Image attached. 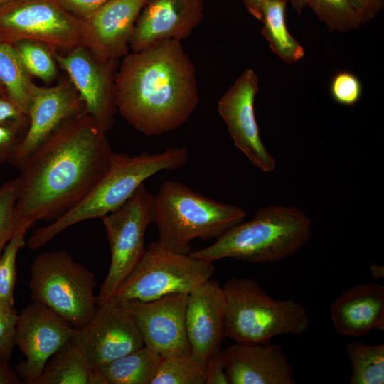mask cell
Returning <instances> with one entry per match:
<instances>
[{"label": "cell", "instance_id": "obj_1", "mask_svg": "<svg viewBox=\"0 0 384 384\" xmlns=\"http://www.w3.org/2000/svg\"><path fill=\"white\" fill-rule=\"evenodd\" d=\"M106 132L85 112L64 123L27 157L18 169L19 226L50 223L85 197L114 154Z\"/></svg>", "mask_w": 384, "mask_h": 384}, {"label": "cell", "instance_id": "obj_2", "mask_svg": "<svg viewBox=\"0 0 384 384\" xmlns=\"http://www.w3.org/2000/svg\"><path fill=\"white\" fill-rule=\"evenodd\" d=\"M119 63L117 110L145 136H160L186 123L198 105L195 67L181 41H157Z\"/></svg>", "mask_w": 384, "mask_h": 384}, {"label": "cell", "instance_id": "obj_3", "mask_svg": "<svg viewBox=\"0 0 384 384\" xmlns=\"http://www.w3.org/2000/svg\"><path fill=\"white\" fill-rule=\"evenodd\" d=\"M188 159L186 147H168L151 154L130 156L114 152L107 171L77 204L48 225L33 230L26 245L43 247L68 228L93 218H102L119 208L144 182L161 171L176 170Z\"/></svg>", "mask_w": 384, "mask_h": 384}, {"label": "cell", "instance_id": "obj_4", "mask_svg": "<svg viewBox=\"0 0 384 384\" xmlns=\"http://www.w3.org/2000/svg\"><path fill=\"white\" fill-rule=\"evenodd\" d=\"M312 223L295 206L272 205L229 228L212 245L191 251L209 262L233 258L252 263H275L298 252L309 240Z\"/></svg>", "mask_w": 384, "mask_h": 384}, {"label": "cell", "instance_id": "obj_5", "mask_svg": "<svg viewBox=\"0 0 384 384\" xmlns=\"http://www.w3.org/2000/svg\"><path fill=\"white\" fill-rule=\"evenodd\" d=\"M245 216L242 208L205 196L177 181L164 182L154 196L156 241L180 253L189 254L194 239L218 238Z\"/></svg>", "mask_w": 384, "mask_h": 384}, {"label": "cell", "instance_id": "obj_6", "mask_svg": "<svg viewBox=\"0 0 384 384\" xmlns=\"http://www.w3.org/2000/svg\"><path fill=\"white\" fill-rule=\"evenodd\" d=\"M225 336L236 343H262L281 334L306 332L311 318L300 303L275 299L251 278L233 277L223 287Z\"/></svg>", "mask_w": 384, "mask_h": 384}, {"label": "cell", "instance_id": "obj_7", "mask_svg": "<svg viewBox=\"0 0 384 384\" xmlns=\"http://www.w3.org/2000/svg\"><path fill=\"white\" fill-rule=\"evenodd\" d=\"M96 284L94 273L65 250L41 252L31 265V301L45 304L75 329L86 325L96 311Z\"/></svg>", "mask_w": 384, "mask_h": 384}, {"label": "cell", "instance_id": "obj_8", "mask_svg": "<svg viewBox=\"0 0 384 384\" xmlns=\"http://www.w3.org/2000/svg\"><path fill=\"white\" fill-rule=\"evenodd\" d=\"M214 272L212 262L170 250L152 241L113 299L150 301L172 293H189L210 279Z\"/></svg>", "mask_w": 384, "mask_h": 384}, {"label": "cell", "instance_id": "obj_9", "mask_svg": "<svg viewBox=\"0 0 384 384\" xmlns=\"http://www.w3.org/2000/svg\"><path fill=\"white\" fill-rule=\"evenodd\" d=\"M153 211L154 195L142 184L124 205L102 218L111 260L97 295V305L113 299L121 282L144 253V234L153 223Z\"/></svg>", "mask_w": 384, "mask_h": 384}, {"label": "cell", "instance_id": "obj_10", "mask_svg": "<svg viewBox=\"0 0 384 384\" xmlns=\"http://www.w3.org/2000/svg\"><path fill=\"white\" fill-rule=\"evenodd\" d=\"M83 21L55 0H17L0 6V41L28 40L57 50L82 46Z\"/></svg>", "mask_w": 384, "mask_h": 384}, {"label": "cell", "instance_id": "obj_11", "mask_svg": "<svg viewBox=\"0 0 384 384\" xmlns=\"http://www.w3.org/2000/svg\"><path fill=\"white\" fill-rule=\"evenodd\" d=\"M74 330L70 323L41 302L31 301L21 311L15 346L26 357L16 368L22 383H33L48 359L72 341Z\"/></svg>", "mask_w": 384, "mask_h": 384}, {"label": "cell", "instance_id": "obj_12", "mask_svg": "<svg viewBox=\"0 0 384 384\" xmlns=\"http://www.w3.org/2000/svg\"><path fill=\"white\" fill-rule=\"evenodd\" d=\"M188 293H172L150 301L119 302L134 320L144 345L162 358L191 353L186 329Z\"/></svg>", "mask_w": 384, "mask_h": 384}, {"label": "cell", "instance_id": "obj_13", "mask_svg": "<svg viewBox=\"0 0 384 384\" xmlns=\"http://www.w3.org/2000/svg\"><path fill=\"white\" fill-rule=\"evenodd\" d=\"M56 63L64 70L83 101L86 112L107 132L114 123L117 110L114 82L119 60H96L79 46L63 55L51 48Z\"/></svg>", "mask_w": 384, "mask_h": 384}, {"label": "cell", "instance_id": "obj_14", "mask_svg": "<svg viewBox=\"0 0 384 384\" xmlns=\"http://www.w3.org/2000/svg\"><path fill=\"white\" fill-rule=\"evenodd\" d=\"M72 341L84 349L94 369L144 346L134 320L114 299L97 305L91 320L75 328Z\"/></svg>", "mask_w": 384, "mask_h": 384}, {"label": "cell", "instance_id": "obj_15", "mask_svg": "<svg viewBox=\"0 0 384 384\" xmlns=\"http://www.w3.org/2000/svg\"><path fill=\"white\" fill-rule=\"evenodd\" d=\"M85 112V104L68 77L52 87L36 85L28 110V127L11 163L19 169L27 157L60 126Z\"/></svg>", "mask_w": 384, "mask_h": 384}, {"label": "cell", "instance_id": "obj_16", "mask_svg": "<svg viewBox=\"0 0 384 384\" xmlns=\"http://www.w3.org/2000/svg\"><path fill=\"white\" fill-rule=\"evenodd\" d=\"M258 82L255 71L246 70L220 97L218 111L235 146L258 169L270 172L276 161L261 140L254 112Z\"/></svg>", "mask_w": 384, "mask_h": 384}, {"label": "cell", "instance_id": "obj_17", "mask_svg": "<svg viewBox=\"0 0 384 384\" xmlns=\"http://www.w3.org/2000/svg\"><path fill=\"white\" fill-rule=\"evenodd\" d=\"M149 0H109L83 21L82 46L101 63L129 53L137 18Z\"/></svg>", "mask_w": 384, "mask_h": 384}, {"label": "cell", "instance_id": "obj_18", "mask_svg": "<svg viewBox=\"0 0 384 384\" xmlns=\"http://www.w3.org/2000/svg\"><path fill=\"white\" fill-rule=\"evenodd\" d=\"M203 18V0H149L136 21L130 50L139 51L162 40L181 41Z\"/></svg>", "mask_w": 384, "mask_h": 384}, {"label": "cell", "instance_id": "obj_19", "mask_svg": "<svg viewBox=\"0 0 384 384\" xmlns=\"http://www.w3.org/2000/svg\"><path fill=\"white\" fill-rule=\"evenodd\" d=\"M225 302L221 287L208 279L188 293L186 329L191 353L206 361L221 349L225 334Z\"/></svg>", "mask_w": 384, "mask_h": 384}, {"label": "cell", "instance_id": "obj_20", "mask_svg": "<svg viewBox=\"0 0 384 384\" xmlns=\"http://www.w3.org/2000/svg\"><path fill=\"white\" fill-rule=\"evenodd\" d=\"M229 384H294L293 368L280 346L235 343L222 350Z\"/></svg>", "mask_w": 384, "mask_h": 384}, {"label": "cell", "instance_id": "obj_21", "mask_svg": "<svg viewBox=\"0 0 384 384\" xmlns=\"http://www.w3.org/2000/svg\"><path fill=\"white\" fill-rule=\"evenodd\" d=\"M335 331L362 337L372 329L384 330V287L376 283L356 285L342 293L330 306Z\"/></svg>", "mask_w": 384, "mask_h": 384}, {"label": "cell", "instance_id": "obj_22", "mask_svg": "<svg viewBox=\"0 0 384 384\" xmlns=\"http://www.w3.org/2000/svg\"><path fill=\"white\" fill-rule=\"evenodd\" d=\"M32 384H103L84 349L71 341L46 363Z\"/></svg>", "mask_w": 384, "mask_h": 384}, {"label": "cell", "instance_id": "obj_23", "mask_svg": "<svg viewBox=\"0 0 384 384\" xmlns=\"http://www.w3.org/2000/svg\"><path fill=\"white\" fill-rule=\"evenodd\" d=\"M162 357L144 345L95 368L103 384H151Z\"/></svg>", "mask_w": 384, "mask_h": 384}, {"label": "cell", "instance_id": "obj_24", "mask_svg": "<svg viewBox=\"0 0 384 384\" xmlns=\"http://www.w3.org/2000/svg\"><path fill=\"white\" fill-rule=\"evenodd\" d=\"M287 3L286 0H267L262 8L260 21L263 23L262 34L271 50L289 64L301 60L304 51L288 31L285 18Z\"/></svg>", "mask_w": 384, "mask_h": 384}, {"label": "cell", "instance_id": "obj_25", "mask_svg": "<svg viewBox=\"0 0 384 384\" xmlns=\"http://www.w3.org/2000/svg\"><path fill=\"white\" fill-rule=\"evenodd\" d=\"M0 85L27 117L33 91L36 86L23 67L14 45L0 41Z\"/></svg>", "mask_w": 384, "mask_h": 384}, {"label": "cell", "instance_id": "obj_26", "mask_svg": "<svg viewBox=\"0 0 384 384\" xmlns=\"http://www.w3.org/2000/svg\"><path fill=\"white\" fill-rule=\"evenodd\" d=\"M352 367L350 384L384 383V343L351 342L346 347Z\"/></svg>", "mask_w": 384, "mask_h": 384}, {"label": "cell", "instance_id": "obj_27", "mask_svg": "<svg viewBox=\"0 0 384 384\" xmlns=\"http://www.w3.org/2000/svg\"><path fill=\"white\" fill-rule=\"evenodd\" d=\"M205 363L191 352L162 358L151 384H204Z\"/></svg>", "mask_w": 384, "mask_h": 384}, {"label": "cell", "instance_id": "obj_28", "mask_svg": "<svg viewBox=\"0 0 384 384\" xmlns=\"http://www.w3.org/2000/svg\"><path fill=\"white\" fill-rule=\"evenodd\" d=\"M13 45L30 76H35L45 82H49L55 78L58 73L56 62L50 47L28 40Z\"/></svg>", "mask_w": 384, "mask_h": 384}, {"label": "cell", "instance_id": "obj_29", "mask_svg": "<svg viewBox=\"0 0 384 384\" xmlns=\"http://www.w3.org/2000/svg\"><path fill=\"white\" fill-rule=\"evenodd\" d=\"M30 228H18L0 256V303L9 307H14L17 255L26 244L25 238Z\"/></svg>", "mask_w": 384, "mask_h": 384}, {"label": "cell", "instance_id": "obj_30", "mask_svg": "<svg viewBox=\"0 0 384 384\" xmlns=\"http://www.w3.org/2000/svg\"><path fill=\"white\" fill-rule=\"evenodd\" d=\"M305 3L330 31L346 32L361 25L348 0H305Z\"/></svg>", "mask_w": 384, "mask_h": 384}, {"label": "cell", "instance_id": "obj_31", "mask_svg": "<svg viewBox=\"0 0 384 384\" xmlns=\"http://www.w3.org/2000/svg\"><path fill=\"white\" fill-rule=\"evenodd\" d=\"M18 191V177L0 186V256L15 232L21 227L16 217Z\"/></svg>", "mask_w": 384, "mask_h": 384}, {"label": "cell", "instance_id": "obj_32", "mask_svg": "<svg viewBox=\"0 0 384 384\" xmlns=\"http://www.w3.org/2000/svg\"><path fill=\"white\" fill-rule=\"evenodd\" d=\"M330 92L337 103L353 106L361 98L362 85L358 78L352 73L341 71L331 79Z\"/></svg>", "mask_w": 384, "mask_h": 384}, {"label": "cell", "instance_id": "obj_33", "mask_svg": "<svg viewBox=\"0 0 384 384\" xmlns=\"http://www.w3.org/2000/svg\"><path fill=\"white\" fill-rule=\"evenodd\" d=\"M16 310L0 303V356L11 358L15 346Z\"/></svg>", "mask_w": 384, "mask_h": 384}, {"label": "cell", "instance_id": "obj_34", "mask_svg": "<svg viewBox=\"0 0 384 384\" xmlns=\"http://www.w3.org/2000/svg\"><path fill=\"white\" fill-rule=\"evenodd\" d=\"M28 117L7 97L0 98V125L26 132Z\"/></svg>", "mask_w": 384, "mask_h": 384}, {"label": "cell", "instance_id": "obj_35", "mask_svg": "<svg viewBox=\"0 0 384 384\" xmlns=\"http://www.w3.org/2000/svg\"><path fill=\"white\" fill-rule=\"evenodd\" d=\"M204 384H229L222 349L210 354L206 358Z\"/></svg>", "mask_w": 384, "mask_h": 384}, {"label": "cell", "instance_id": "obj_36", "mask_svg": "<svg viewBox=\"0 0 384 384\" xmlns=\"http://www.w3.org/2000/svg\"><path fill=\"white\" fill-rule=\"evenodd\" d=\"M20 132L0 125V165L11 161L16 148L23 137H19Z\"/></svg>", "mask_w": 384, "mask_h": 384}, {"label": "cell", "instance_id": "obj_37", "mask_svg": "<svg viewBox=\"0 0 384 384\" xmlns=\"http://www.w3.org/2000/svg\"><path fill=\"white\" fill-rule=\"evenodd\" d=\"M76 17L85 20L109 0H55Z\"/></svg>", "mask_w": 384, "mask_h": 384}, {"label": "cell", "instance_id": "obj_38", "mask_svg": "<svg viewBox=\"0 0 384 384\" xmlns=\"http://www.w3.org/2000/svg\"><path fill=\"white\" fill-rule=\"evenodd\" d=\"M361 23L372 20L383 9V0H348Z\"/></svg>", "mask_w": 384, "mask_h": 384}, {"label": "cell", "instance_id": "obj_39", "mask_svg": "<svg viewBox=\"0 0 384 384\" xmlns=\"http://www.w3.org/2000/svg\"><path fill=\"white\" fill-rule=\"evenodd\" d=\"M9 360L0 356V384L22 383L17 372L11 368Z\"/></svg>", "mask_w": 384, "mask_h": 384}, {"label": "cell", "instance_id": "obj_40", "mask_svg": "<svg viewBox=\"0 0 384 384\" xmlns=\"http://www.w3.org/2000/svg\"><path fill=\"white\" fill-rule=\"evenodd\" d=\"M267 0H242L247 11L257 19L262 17V8Z\"/></svg>", "mask_w": 384, "mask_h": 384}, {"label": "cell", "instance_id": "obj_41", "mask_svg": "<svg viewBox=\"0 0 384 384\" xmlns=\"http://www.w3.org/2000/svg\"><path fill=\"white\" fill-rule=\"evenodd\" d=\"M370 271L372 276L375 279H380L384 277L383 266L372 264L370 267Z\"/></svg>", "mask_w": 384, "mask_h": 384}, {"label": "cell", "instance_id": "obj_42", "mask_svg": "<svg viewBox=\"0 0 384 384\" xmlns=\"http://www.w3.org/2000/svg\"><path fill=\"white\" fill-rule=\"evenodd\" d=\"M289 1L292 6L298 15H300L303 9L306 7L305 0H286Z\"/></svg>", "mask_w": 384, "mask_h": 384}, {"label": "cell", "instance_id": "obj_43", "mask_svg": "<svg viewBox=\"0 0 384 384\" xmlns=\"http://www.w3.org/2000/svg\"><path fill=\"white\" fill-rule=\"evenodd\" d=\"M14 1H17V0H0V6L7 4V3Z\"/></svg>", "mask_w": 384, "mask_h": 384}, {"label": "cell", "instance_id": "obj_44", "mask_svg": "<svg viewBox=\"0 0 384 384\" xmlns=\"http://www.w3.org/2000/svg\"><path fill=\"white\" fill-rule=\"evenodd\" d=\"M0 95H3V96L6 97V92H5L4 89L3 88V87L1 85H0Z\"/></svg>", "mask_w": 384, "mask_h": 384}]
</instances>
